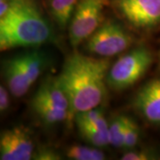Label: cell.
<instances>
[{
    "label": "cell",
    "mask_w": 160,
    "mask_h": 160,
    "mask_svg": "<svg viewBox=\"0 0 160 160\" xmlns=\"http://www.w3.org/2000/svg\"><path fill=\"white\" fill-rule=\"evenodd\" d=\"M109 61L74 53L67 58L58 84L69 98L73 116L97 108L106 94Z\"/></svg>",
    "instance_id": "1"
},
{
    "label": "cell",
    "mask_w": 160,
    "mask_h": 160,
    "mask_svg": "<svg viewBox=\"0 0 160 160\" xmlns=\"http://www.w3.org/2000/svg\"><path fill=\"white\" fill-rule=\"evenodd\" d=\"M51 38V27L33 0H9L7 11L0 16L1 51L39 46Z\"/></svg>",
    "instance_id": "2"
},
{
    "label": "cell",
    "mask_w": 160,
    "mask_h": 160,
    "mask_svg": "<svg viewBox=\"0 0 160 160\" xmlns=\"http://www.w3.org/2000/svg\"><path fill=\"white\" fill-rule=\"evenodd\" d=\"M153 62L148 48H134L111 66L107 75V84L115 90H124L133 86L147 72Z\"/></svg>",
    "instance_id": "3"
},
{
    "label": "cell",
    "mask_w": 160,
    "mask_h": 160,
    "mask_svg": "<svg viewBox=\"0 0 160 160\" xmlns=\"http://www.w3.org/2000/svg\"><path fill=\"white\" fill-rule=\"evenodd\" d=\"M132 44V38L126 29L114 22L102 24L86 40L87 51L101 57L115 56Z\"/></svg>",
    "instance_id": "4"
},
{
    "label": "cell",
    "mask_w": 160,
    "mask_h": 160,
    "mask_svg": "<svg viewBox=\"0 0 160 160\" xmlns=\"http://www.w3.org/2000/svg\"><path fill=\"white\" fill-rule=\"evenodd\" d=\"M103 0H78L69 24L70 44L76 47L102 25Z\"/></svg>",
    "instance_id": "5"
},
{
    "label": "cell",
    "mask_w": 160,
    "mask_h": 160,
    "mask_svg": "<svg viewBox=\"0 0 160 160\" xmlns=\"http://www.w3.org/2000/svg\"><path fill=\"white\" fill-rule=\"evenodd\" d=\"M116 8L136 28H149L160 22V0H116Z\"/></svg>",
    "instance_id": "6"
},
{
    "label": "cell",
    "mask_w": 160,
    "mask_h": 160,
    "mask_svg": "<svg viewBox=\"0 0 160 160\" xmlns=\"http://www.w3.org/2000/svg\"><path fill=\"white\" fill-rule=\"evenodd\" d=\"M34 144L24 128L13 127L2 132L0 136V159L29 160L33 158Z\"/></svg>",
    "instance_id": "7"
},
{
    "label": "cell",
    "mask_w": 160,
    "mask_h": 160,
    "mask_svg": "<svg viewBox=\"0 0 160 160\" xmlns=\"http://www.w3.org/2000/svg\"><path fill=\"white\" fill-rule=\"evenodd\" d=\"M133 107L149 122L160 124V78L150 81L138 92Z\"/></svg>",
    "instance_id": "8"
},
{
    "label": "cell",
    "mask_w": 160,
    "mask_h": 160,
    "mask_svg": "<svg viewBox=\"0 0 160 160\" xmlns=\"http://www.w3.org/2000/svg\"><path fill=\"white\" fill-rule=\"evenodd\" d=\"M5 77L8 89L14 97L23 96L28 92L29 87L31 86L17 56L6 62Z\"/></svg>",
    "instance_id": "9"
},
{
    "label": "cell",
    "mask_w": 160,
    "mask_h": 160,
    "mask_svg": "<svg viewBox=\"0 0 160 160\" xmlns=\"http://www.w3.org/2000/svg\"><path fill=\"white\" fill-rule=\"evenodd\" d=\"M34 98L52 104L60 109H68L71 111L69 98L58 84L56 78L46 80L37 91Z\"/></svg>",
    "instance_id": "10"
},
{
    "label": "cell",
    "mask_w": 160,
    "mask_h": 160,
    "mask_svg": "<svg viewBox=\"0 0 160 160\" xmlns=\"http://www.w3.org/2000/svg\"><path fill=\"white\" fill-rule=\"evenodd\" d=\"M32 108L46 125L59 124L74 117L70 110L60 109L52 104L34 97L32 99Z\"/></svg>",
    "instance_id": "11"
},
{
    "label": "cell",
    "mask_w": 160,
    "mask_h": 160,
    "mask_svg": "<svg viewBox=\"0 0 160 160\" xmlns=\"http://www.w3.org/2000/svg\"><path fill=\"white\" fill-rule=\"evenodd\" d=\"M17 57L27 79L32 86L44 69L46 63L44 55L39 52H29Z\"/></svg>",
    "instance_id": "12"
},
{
    "label": "cell",
    "mask_w": 160,
    "mask_h": 160,
    "mask_svg": "<svg viewBox=\"0 0 160 160\" xmlns=\"http://www.w3.org/2000/svg\"><path fill=\"white\" fill-rule=\"evenodd\" d=\"M78 0H51L50 10L58 26L64 29L69 24Z\"/></svg>",
    "instance_id": "13"
},
{
    "label": "cell",
    "mask_w": 160,
    "mask_h": 160,
    "mask_svg": "<svg viewBox=\"0 0 160 160\" xmlns=\"http://www.w3.org/2000/svg\"><path fill=\"white\" fill-rule=\"evenodd\" d=\"M68 158L73 160H103L105 154L98 147L72 145L67 149Z\"/></svg>",
    "instance_id": "14"
},
{
    "label": "cell",
    "mask_w": 160,
    "mask_h": 160,
    "mask_svg": "<svg viewBox=\"0 0 160 160\" xmlns=\"http://www.w3.org/2000/svg\"><path fill=\"white\" fill-rule=\"evenodd\" d=\"M77 126L78 127L81 136L87 142L91 143L92 146L102 148L110 144L109 135L100 132L93 126L83 123H77Z\"/></svg>",
    "instance_id": "15"
},
{
    "label": "cell",
    "mask_w": 160,
    "mask_h": 160,
    "mask_svg": "<svg viewBox=\"0 0 160 160\" xmlns=\"http://www.w3.org/2000/svg\"><path fill=\"white\" fill-rule=\"evenodd\" d=\"M126 116H118L109 126V135L110 144L115 148L124 147V139L126 127Z\"/></svg>",
    "instance_id": "16"
},
{
    "label": "cell",
    "mask_w": 160,
    "mask_h": 160,
    "mask_svg": "<svg viewBox=\"0 0 160 160\" xmlns=\"http://www.w3.org/2000/svg\"><path fill=\"white\" fill-rule=\"evenodd\" d=\"M140 136V129L134 120L130 118H126V127L125 139H124V148L131 149L134 148L138 143Z\"/></svg>",
    "instance_id": "17"
},
{
    "label": "cell",
    "mask_w": 160,
    "mask_h": 160,
    "mask_svg": "<svg viewBox=\"0 0 160 160\" xmlns=\"http://www.w3.org/2000/svg\"><path fill=\"white\" fill-rule=\"evenodd\" d=\"M152 157L148 151L140 150V151H129L122 156V160H148L151 159Z\"/></svg>",
    "instance_id": "18"
},
{
    "label": "cell",
    "mask_w": 160,
    "mask_h": 160,
    "mask_svg": "<svg viewBox=\"0 0 160 160\" xmlns=\"http://www.w3.org/2000/svg\"><path fill=\"white\" fill-rule=\"evenodd\" d=\"M34 159L39 160H56L60 159L59 155L50 149H42L36 155H33Z\"/></svg>",
    "instance_id": "19"
},
{
    "label": "cell",
    "mask_w": 160,
    "mask_h": 160,
    "mask_svg": "<svg viewBox=\"0 0 160 160\" xmlns=\"http://www.w3.org/2000/svg\"><path fill=\"white\" fill-rule=\"evenodd\" d=\"M9 89L7 90L4 86H0V110L1 113L6 111L10 105Z\"/></svg>",
    "instance_id": "20"
},
{
    "label": "cell",
    "mask_w": 160,
    "mask_h": 160,
    "mask_svg": "<svg viewBox=\"0 0 160 160\" xmlns=\"http://www.w3.org/2000/svg\"><path fill=\"white\" fill-rule=\"evenodd\" d=\"M103 1H105V0H103Z\"/></svg>",
    "instance_id": "21"
},
{
    "label": "cell",
    "mask_w": 160,
    "mask_h": 160,
    "mask_svg": "<svg viewBox=\"0 0 160 160\" xmlns=\"http://www.w3.org/2000/svg\"><path fill=\"white\" fill-rule=\"evenodd\" d=\"M159 57H160V55H159Z\"/></svg>",
    "instance_id": "22"
}]
</instances>
